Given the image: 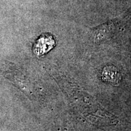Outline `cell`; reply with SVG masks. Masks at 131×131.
Segmentation results:
<instances>
[{"label":"cell","mask_w":131,"mask_h":131,"mask_svg":"<svg viewBox=\"0 0 131 131\" xmlns=\"http://www.w3.org/2000/svg\"><path fill=\"white\" fill-rule=\"evenodd\" d=\"M55 42L52 35H42L38 39L34 47V52L38 56L46 53L55 46Z\"/></svg>","instance_id":"6da1fadb"},{"label":"cell","mask_w":131,"mask_h":131,"mask_svg":"<svg viewBox=\"0 0 131 131\" xmlns=\"http://www.w3.org/2000/svg\"><path fill=\"white\" fill-rule=\"evenodd\" d=\"M106 69H107V68H106ZM107 70L111 75H110L109 73H107V72L104 71V72H103V74L104 75V78H105L104 80H107L108 81L112 82V83H118L119 80V75L118 72H117V70H116V71L113 73V75H112L113 70H114L113 68L110 69V68L109 67V68H107Z\"/></svg>","instance_id":"7a4b0ae2"}]
</instances>
